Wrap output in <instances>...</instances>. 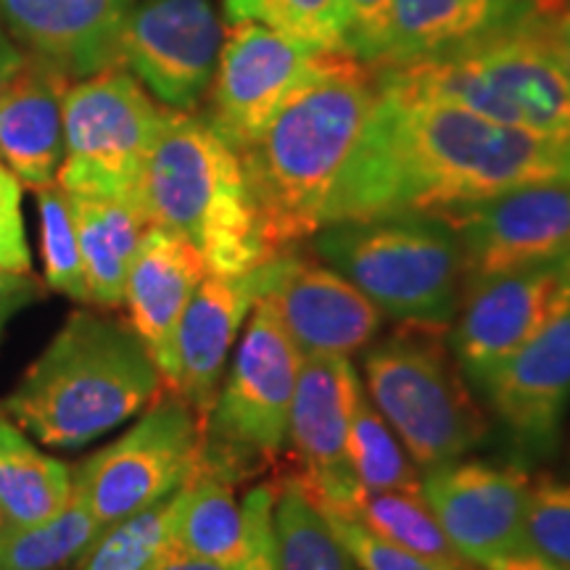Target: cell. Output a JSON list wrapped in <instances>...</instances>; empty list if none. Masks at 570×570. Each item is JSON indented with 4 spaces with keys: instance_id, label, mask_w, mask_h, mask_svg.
Segmentation results:
<instances>
[{
    "instance_id": "cell-1",
    "label": "cell",
    "mask_w": 570,
    "mask_h": 570,
    "mask_svg": "<svg viewBox=\"0 0 570 570\" xmlns=\"http://www.w3.org/2000/svg\"><path fill=\"white\" fill-rule=\"evenodd\" d=\"M525 185H570V138L497 125L460 106L377 85L365 132L333 188L323 227L433 214Z\"/></svg>"
},
{
    "instance_id": "cell-2",
    "label": "cell",
    "mask_w": 570,
    "mask_h": 570,
    "mask_svg": "<svg viewBox=\"0 0 570 570\" xmlns=\"http://www.w3.org/2000/svg\"><path fill=\"white\" fill-rule=\"evenodd\" d=\"M377 98L367 63L331 51L240 151L269 256L296 252L325 223L348 156Z\"/></svg>"
},
{
    "instance_id": "cell-3",
    "label": "cell",
    "mask_w": 570,
    "mask_h": 570,
    "mask_svg": "<svg viewBox=\"0 0 570 570\" xmlns=\"http://www.w3.org/2000/svg\"><path fill=\"white\" fill-rule=\"evenodd\" d=\"M164 377L130 325L75 312L0 410L46 446H85L161 396Z\"/></svg>"
},
{
    "instance_id": "cell-4",
    "label": "cell",
    "mask_w": 570,
    "mask_h": 570,
    "mask_svg": "<svg viewBox=\"0 0 570 570\" xmlns=\"http://www.w3.org/2000/svg\"><path fill=\"white\" fill-rule=\"evenodd\" d=\"M140 202L151 225L202 254L209 275H240L273 259L240 154L206 117L167 109L142 169Z\"/></svg>"
},
{
    "instance_id": "cell-5",
    "label": "cell",
    "mask_w": 570,
    "mask_h": 570,
    "mask_svg": "<svg viewBox=\"0 0 570 570\" xmlns=\"http://www.w3.org/2000/svg\"><path fill=\"white\" fill-rule=\"evenodd\" d=\"M375 82L410 98L460 106L497 125L570 138V82L547 38V13L452 51L377 69Z\"/></svg>"
},
{
    "instance_id": "cell-6",
    "label": "cell",
    "mask_w": 570,
    "mask_h": 570,
    "mask_svg": "<svg viewBox=\"0 0 570 570\" xmlns=\"http://www.w3.org/2000/svg\"><path fill=\"white\" fill-rule=\"evenodd\" d=\"M312 248L327 267L404 327L446 333L465 294L462 248L439 214L412 212L320 227Z\"/></svg>"
},
{
    "instance_id": "cell-7",
    "label": "cell",
    "mask_w": 570,
    "mask_h": 570,
    "mask_svg": "<svg viewBox=\"0 0 570 570\" xmlns=\"http://www.w3.org/2000/svg\"><path fill=\"white\" fill-rule=\"evenodd\" d=\"M367 399L423 470L465 458L487 439L489 420L475 404L444 333L404 327L365 348Z\"/></svg>"
},
{
    "instance_id": "cell-8",
    "label": "cell",
    "mask_w": 570,
    "mask_h": 570,
    "mask_svg": "<svg viewBox=\"0 0 570 570\" xmlns=\"http://www.w3.org/2000/svg\"><path fill=\"white\" fill-rule=\"evenodd\" d=\"M304 356L267 298L246 320V333L219 383L198 460L233 483L277 468L288 441V417Z\"/></svg>"
},
{
    "instance_id": "cell-9",
    "label": "cell",
    "mask_w": 570,
    "mask_h": 570,
    "mask_svg": "<svg viewBox=\"0 0 570 570\" xmlns=\"http://www.w3.org/2000/svg\"><path fill=\"white\" fill-rule=\"evenodd\" d=\"M164 114L167 109H159L122 67L69 85L56 183L67 194L140 198L142 169Z\"/></svg>"
},
{
    "instance_id": "cell-10",
    "label": "cell",
    "mask_w": 570,
    "mask_h": 570,
    "mask_svg": "<svg viewBox=\"0 0 570 570\" xmlns=\"http://www.w3.org/2000/svg\"><path fill=\"white\" fill-rule=\"evenodd\" d=\"M202 441L204 425L196 412L164 389L122 439L82 462L75 487L106 531L175 494L194 473Z\"/></svg>"
},
{
    "instance_id": "cell-11",
    "label": "cell",
    "mask_w": 570,
    "mask_h": 570,
    "mask_svg": "<svg viewBox=\"0 0 570 570\" xmlns=\"http://www.w3.org/2000/svg\"><path fill=\"white\" fill-rule=\"evenodd\" d=\"M362 394L348 356H304L288 417L294 479L320 510L352 515L362 489L348 454V428Z\"/></svg>"
},
{
    "instance_id": "cell-12",
    "label": "cell",
    "mask_w": 570,
    "mask_h": 570,
    "mask_svg": "<svg viewBox=\"0 0 570 570\" xmlns=\"http://www.w3.org/2000/svg\"><path fill=\"white\" fill-rule=\"evenodd\" d=\"M570 304V256L465 285L452 327L462 373L479 383Z\"/></svg>"
},
{
    "instance_id": "cell-13",
    "label": "cell",
    "mask_w": 570,
    "mask_h": 570,
    "mask_svg": "<svg viewBox=\"0 0 570 570\" xmlns=\"http://www.w3.org/2000/svg\"><path fill=\"white\" fill-rule=\"evenodd\" d=\"M433 214L458 235L465 285L570 256V185H525Z\"/></svg>"
},
{
    "instance_id": "cell-14",
    "label": "cell",
    "mask_w": 570,
    "mask_h": 570,
    "mask_svg": "<svg viewBox=\"0 0 570 570\" xmlns=\"http://www.w3.org/2000/svg\"><path fill=\"white\" fill-rule=\"evenodd\" d=\"M327 53L285 38L259 21H235L219 51L206 122L240 154L315 75Z\"/></svg>"
},
{
    "instance_id": "cell-15",
    "label": "cell",
    "mask_w": 570,
    "mask_h": 570,
    "mask_svg": "<svg viewBox=\"0 0 570 570\" xmlns=\"http://www.w3.org/2000/svg\"><path fill=\"white\" fill-rule=\"evenodd\" d=\"M531 483L523 468L454 460L425 470L420 494L462 560L489 568L531 554L525 547Z\"/></svg>"
},
{
    "instance_id": "cell-16",
    "label": "cell",
    "mask_w": 570,
    "mask_h": 570,
    "mask_svg": "<svg viewBox=\"0 0 570 570\" xmlns=\"http://www.w3.org/2000/svg\"><path fill=\"white\" fill-rule=\"evenodd\" d=\"M223 51L212 0H135L122 35V63L175 111L202 104Z\"/></svg>"
},
{
    "instance_id": "cell-17",
    "label": "cell",
    "mask_w": 570,
    "mask_h": 570,
    "mask_svg": "<svg viewBox=\"0 0 570 570\" xmlns=\"http://www.w3.org/2000/svg\"><path fill=\"white\" fill-rule=\"evenodd\" d=\"M475 389L489 399L520 452L533 460L550 458L570 404V304Z\"/></svg>"
},
{
    "instance_id": "cell-18",
    "label": "cell",
    "mask_w": 570,
    "mask_h": 570,
    "mask_svg": "<svg viewBox=\"0 0 570 570\" xmlns=\"http://www.w3.org/2000/svg\"><path fill=\"white\" fill-rule=\"evenodd\" d=\"M267 302L302 356L365 352L381 333V309L327 265L296 252L275 256Z\"/></svg>"
},
{
    "instance_id": "cell-19",
    "label": "cell",
    "mask_w": 570,
    "mask_h": 570,
    "mask_svg": "<svg viewBox=\"0 0 570 570\" xmlns=\"http://www.w3.org/2000/svg\"><path fill=\"white\" fill-rule=\"evenodd\" d=\"M275 262L240 275H206L177 327L175 377L169 391L196 412L202 425L209 417L227 356L259 298L273 285Z\"/></svg>"
},
{
    "instance_id": "cell-20",
    "label": "cell",
    "mask_w": 570,
    "mask_h": 570,
    "mask_svg": "<svg viewBox=\"0 0 570 570\" xmlns=\"http://www.w3.org/2000/svg\"><path fill=\"white\" fill-rule=\"evenodd\" d=\"M135 0H0L6 32L75 80L122 67Z\"/></svg>"
},
{
    "instance_id": "cell-21",
    "label": "cell",
    "mask_w": 570,
    "mask_h": 570,
    "mask_svg": "<svg viewBox=\"0 0 570 570\" xmlns=\"http://www.w3.org/2000/svg\"><path fill=\"white\" fill-rule=\"evenodd\" d=\"M209 275L202 254L180 235L148 227L125 283L130 327L146 344L169 389L175 377L177 327L196 288Z\"/></svg>"
},
{
    "instance_id": "cell-22",
    "label": "cell",
    "mask_w": 570,
    "mask_h": 570,
    "mask_svg": "<svg viewBox=\"0 0 570 570\" xmlns=\"http://www.w3.org/2000/svg\"><path fill=\"white\" fill-rule=\"evenodd\" d=\"M69 80L56 63L24 53L13 80L0 92V161L27 188H46L59 175Z\"/></svg>"
},
{
    "instance_id": "cell-23",
    "label": "cell",
    "mask_w": 570,
    "mask_h": 570,
    "mask_svg": "<svg viewBox=\"0 0 570 570\" xmlns=\"http://www.w3.org/2000/svg\"><path fill=\"white\" fill-rule=\"evenodd\" d=\"M541 13L531 0H394L377 69L404 67Z\"/></svg>"
},
{
    "instance_id": "cell-24",
    "label": "cell",
    "mask_w": 570,
    "mask_h": 570,
    "mask_svg": "<svg viewBox=\"0 0 570 570\" xmlns=\"http://www.w3.org/2000/svg\"><path fill=\"white\" fill-rule=\"evenodd\" d=\"M69 204L90 304L119 309L125 304L127 273L151 219L140 198L69 194Z\"/></svg>"
},
{
    "instance_id": "cell-25",
    "label": "cell",
    "mask_w": 570,
    "mask_h": 570,
    "mask_svg": "<svg viewBox=\"0 0 570 570\" xmlns=\"http://www.w3.org/2000/svg\"><path fill=\"white\" fill-rule=\"evenodd\" d=\"M235 487L238 483L198 460L180 489L175 544L198 558L240 568L248 554V537L244 504L235 499Z\"/></svg>"
},
{
    "instance_id": "cell-26",
    "label": "cell",
    "mask_w": 570,
    "mask_h": 570,
    "mask_svg": "<svg viewBox=\"0 0 570 570\" xmlns=\"http://www.w3.org/2000/svg\"><path fill=\"white\" fill-rule=\"evenodd\" d=\"M75 473L27 441L0 410V515L6 529L35 525L53 518L69 502Z\"/></svg>"
},
{
    "instance_id": "cell-27",
    "label": "cell",
    "mask_w": 570,
    "mask_h": 570,
    "mask_svg": "<svg viewBox=\"0 0 570 570\" xmlns=\"http://www.w3.org/2000/svg\"><path fill=\"white\" fill-rule=\"evenodd\" d=\"M275 570H356L312 497L294 475L275 481Z\"/></svg>"
},
{
    "instance_id": "cell-28",
    "label": "cell",
    "mask_w": 570,
    "mask_h": 570,
    "mask_svg": "<svg viewBox=\"0 0 570 570\" xmlns=\"http://www.w3.org/2000/svg\"><path fill=\"white\" fill-rule=\"evenodd\" d=\"M101 533L88 499L75 487L69 502L53 518L6 529L0 537V570H59L80 560Z\"/></svg>"
},
{
    "instance_id": "cell-29",
    "label": "cell",
    "mask_w": 570,
    "mask_h": 570,
    "mask_svg": "<svg viewBox=\"0 0 570 570\" xmlns=\"http://www.w3.org/2000/svg\"><path fill=\"white\" fill-rule=\"evenodd\" d=\"M375 537L446 570H470L420 491H362L352 512Z\"/></svg>"
},
{
    "instance_id": "cell-30",
    "label": "cell",
    "mask_w": 570,
    "mask_h": 570,
    "mask_svg": "<svg viewBox=\"0 0 570 570\" xmlns=\"http://www.w3.org/2000/svg\"><path fill=\"white\" fill-rule=\"evenodd\" d=\"M348 454L362 491H420L417 470L402 441L362 389L348 428Z\"/></svg>"
},
{
    "instance_id": "cell-31",
    "label": "cell",
    "mask_w": 570,
    "mask_h": 570,
    "mask_svg": "<svg viewBox=\"0 0 570 570\" xmlns=\"http://www.w3.org/2000/svg\"><path fill=\"white\" fill-rule=\"evenodd\" d=\"M233 21H259L315 51L346 53L344 0H225Z\"/></svg>"
},
{
    "instance_id": "cell-32",
    "label": "cell",
    "mask_w": 570,
    "mask_h": 570,
    "mask_svg": "<svg viewBox=\"0 0 570 570\" xmlns=\"http://www.w3.org/2000/svg\"><path fill=\"white\" fill-rule=\"evenodd\" d=\"M180 489L151 508L109 525L80 558V570H146L175 537Z\"/></svg>"
},
{
    "instance_id": "cell-33",
    "label": "cell",
    "mask_w": 570,
    "mask_h": 570,
    "mask_svg": "<svg viewBox=\"0 0 570 570\" xmlns=\"http://www.w3.org/2000/svg\"><path fill=\"white\" fill-rule=\"evenodd\" d=\"M35 194H38L46 285L51 291H59V294L75 298V302H90L69 194L59 183L38 188Z\"/></svg>"
},
{
    "instance_id": "cell-34",
    "label": "cell",
    "mask_w": 570,
    "mask_h": 570,
    "mask_svg": "<svg viewBox=\"0 0 570 570\" xmlns=\"http://www.w3.org/2000/svg\"><path fill=\"white\" fill-rule=\"evenodd\" d=\"M525 547L537 558L570 570V483L541 475L525 508Z\"/></svg>"
},
{
    "instance_id": "cell-35",
    "label": "cell",
    "mask_w": 570,
    "mask_h": 570,
    "mask_svg": "<svg viewBox=\"0 0 570 570\" xmlns=\"http://www.w3.org/2000/svg\"><path fill=\"white\" fill-rule=\"evenodd\" d=\"M331 525L336 539L344 544V550L352 554L356 568L362 570H446L436 562L420 558L415 552L402 550V547L391 544V541L375 537L367 531L360 520L336 510H320Z\"/></svg>"
},
{
    "instance_id": "cell-36",
    "label": "cell",
    "mask_w": 570,
    "mask_h": 570,
    "mask_svg": "<svg viewBox=\"0 0 570 570\" xmlns=\"http://www.w3.org/2000/svg\"><path fill=\"white\" fill-rule=\"evenodd\" d=\"M391 3L394 0H344L346 53L367 67H381L386 53Z\"/></svg>"
},
{
    "instance_id": "cell-37",
    "label": "cell",
    "mask_w": 570,
    "mask_h": 570,
    "mask_svg": "<svg viewBox=\"0 0 570 570\" xmlns=\"http://www.w3.org/2000/svg\"><path fill=\"white\" fill-rule=\"evenodd\" d=\"M0 269L32 273L24 217H21V183L3 161H0Z\"/></svg>"
},
{
    "instance_id": "cell-38",
    "label": "cell",
    "mask_w": 570,
    "mask_h": 570,
    "mask_svg": "<svg viewBox=\"0 0 570 570\" xmlns=\"http://www.w3.org/2000/svg\"><path fill=\"white\" fill-rule=\"evenodd\" d=\"M273 504L275 483H259L244 499L248 554L238 570H275L273 541Z\"/></svg>"
},
{
    "instance_id": "cell-39",
    "label": "cell",
    "mask_w": 570,
    "mask_h": 570,
    "mask_svg": "<svg viewBox=\"0 0 570 570\" xmlns=\"http://www.w3.org/2000/svg\"><path fill=\"white\" fill-rule=\"evenodd\" d=\"M42 294V285L32 273H9L0 269V338H3L6 325L17 312L35 304Z\"/></svg>"
},
{
    "instance_id": "cell-40",
    "label": "cell",
    "mask_w": 570,
    "mask_h": 570,
    "mask_svg": "<svg viewBox=\"0 0 570 570\" xmlns=\"http://www.w3.org/2000/svg\"><path fill=\"white\" fill-rule=\"evenodd\" d=\"M146 570H238V568L225 566V562L198 558V554L185 552L183 547H177L175 541H169V544L164 547L151 562H148Z\"/></svg>"
},
{
    "instance_id": "cell-41",
    "label": "cell",
    "mask_w": 570,
    "mask_h": 570,
    "mask_svg": "<svg viewBox=\"0 0 570 570\" xmlns=\"http://www.w3.org/2000/svg\"><path fill=\"white\" fill-rule=\"evenodd\" d=\"M547 38L570 82V0L554 13H547Z\"/></svg>"
},
{
    "instance_id": "cell-42",
    "label": "cell",
    "mask_w": 570,
    "mask_h": 570,
    "mask_svg": "<svg viewBox=\"0 0 570 570\" xmlns=\"http://www.w3.org/2000/svg\"><path fill=\"white\" fill-rule=\"evenodd\" d=\"M21 61H24V51H19V48L13 46L11 35L0 27V92H3L6 85L13 80Z\"/></svg>"
},
{
    "instance_id": "cell-43",
    "label": "cell",
    "mask_w": 570,
    "mask_h": 570,
    "mask_svg": "<svg viewBox=\"0 0 570 570\" xmlns=\"http://www.w3.org/2000/svg\"><path fill=\"white\" fill-rule=\"evenodd\" d=\"M470 570H562V568H558V566H552V562L537 558V554H518V558L502 560V562H497V566H489V568H470Z\"/></svg>"
},
{
    "instance_id": "cell-44",
    "label": "cell",
    "mask_w": 570,
    "mask_h": 570,
    "mask_svg": "<svg viewBox=\"0 0 570 570\" xmlns=\"http://www.w3.org/2000/svg\"><path fill=\"white\" fill-rule=\"evenodd\" d=\"M531 3L537 6L541 13H554L562 3H566V0H531Z\"/></svg>"
},
{
    "instance_id": "cell-45",
    "label": "cell",
    "mask_w": 570,
    "mask_h": 570,
    "mask_svg": "<svg viewBox=\"0 0 570 570\" xmlns=\"http://www.w3.org/2000/svg\"><path fill=\"white\" fill-rule=\"evenodd\" d=\"M3 533H6V520L0 515V537H3Z\"/></svg>"
}]
</instances>
